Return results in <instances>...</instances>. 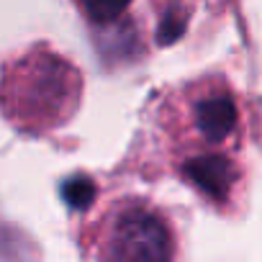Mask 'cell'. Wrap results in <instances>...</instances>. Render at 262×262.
<instances>
[{
    "label": "cell",
    "instance_id": "8992f818",
    "mask_svg": "<svg viewBox=\"0 0 262 262\" xmlns=\"http://www.w3.org/2000/svg\"><path fill=\"white\" fill-rule=\"evenodd\" d=\"M185 29H188V11L180 8V6H172V8L165 11V16H162V21L157 26V41L162 47L175 44L185 34Z\"/></svg>",
    "mask_w": 262,
    "mask_h": 262
},
{
    "label": "cell",
    "instance_id": "277c9868",
    "mask_svg": "<svg viewBox=\"0 0 262 262\" xmlns=\"http://www.w3.org/2000/svg\"><path fill=\"white\" fill-rule=\"evenodd\" d=\"M195 123L206 142H211V144L224 142L236 126V105H234L231 95L213 93V95H206L203 100H198L195 103Z\"/></svg>",
    "mask_w": 262,
    "mask_h": 262
},
{
    "label": "cell",
    "instance_id": "7a4b0ae2",
    "mask_svg": "<svg viewBox=\"0 0 262 262\" xmlns=\"http://www.w3.org/2000/svg\"><path fill=\"white\" fill-rule=\"evenodd\" d=\"M172 254V239L160 216L147 208H128L116 219L111 236V257L160 262Z\"/></svg>",
    "mask_w": 262,
    "mask_h": 262
},
{
    "label": "cell",
    "instance_id": "5b68a950",
    "mask_svg": "<svg viewBox=\"0 0 262 262\" xmlns=\"http://www.w3.org/2000/svg\"><path fill=\"white\" fill-rule=\"evenodd\" d=\"M95 183L88 178V175H72L62 183V198L70 208H77V211H85L93 201H95Z\"/></svg>",
    "mask_w": 262,
    "mask_h": 262
},
{
    "label": "cell",
    "instance_id": "3957f363",
    "mask_svg": "<svg viewBox=\"0 0 262 262\" xmlns=\"http://www.w3.org/2000/svg\"><path fill=\"white\" fill-rule=\"evenodd\" d=\"M185 178L211 201H226L229 190L236 180V170L234 165L221 157V155H203V157H193L183 165Z\"/></svg>",
    "mask_w": 262,
    "mask_h": 262
},
{
    "label": "cell",
    "instance_id": "52a82bcc",
    "mask_svg": "<svg viewBox=\"0 0 262 262\" xmlns=\"http://www.w3.org/2000/svg\"><path fill=\"white\" fill-rule=\"evenodd\" d=\"M128 3H131V0H80L82 11L95 24H113V21H118L126 13Z\"/></svg>",
    "mask_w": 262,
    "mask_h": 262
},
{
    "label": "cell",
    "instance_id": "6da1fadb",
    "mask_svg": "<svg viewBox=\"0 0 262 262\" xmlns=\"http://www.w3.org/2000/svg\"><path fill=\"white\" fill-rule=\"evenodd\" d=\"M80 98V72L57 54H29L6 75L0 100L13 121L49 128L64 121Z\"/></svg>",
    "mask_w": 262,
    "mask_h": 262
}]
</instances>
